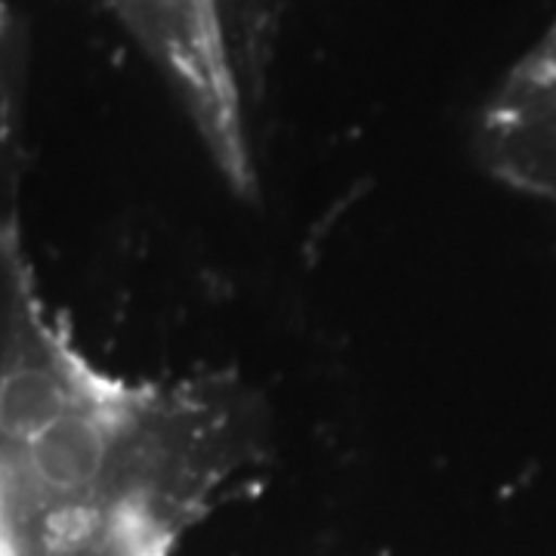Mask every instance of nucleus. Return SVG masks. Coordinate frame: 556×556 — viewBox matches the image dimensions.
<instances>
[{
	"label": "nucleus",
	"mask_w": 556,
	"mask_h": 556,
	"mask_svg": "<svg viewBox=\"0 0 556 556\" xmlns=\"http://www.w3.org/2000/svg\"><path fill=\"white\" fill-rule=\"evenodd\" d=\"M0 353V514L72 544L149 556L260 448L236 378L130 380L16 294Z\"/></svg>",
	"instance_id": "obj_1"
},
{
	"label": "nucleus",
	"mask_w": 556,
	"mask_h": 556,
	"mask_svg": "<svg viewBox=\"0 0 556 556\" xmlns=\"http://www.w3.org/2000/svg\"><path fill=\"white\" fill-rule=\"evenodd\" d=\"M105 7L159 68L219 177L232 192L254 195L257 164L226 0H105Z\"/></svg>",
	"instance_id": "obj_2"
},
{
	"label": "nucleus",
	"mask_w": 556,
	"mask_h": 556,
	"mask_svg": "<svg viewBox=\"0 0 556 556\" xmlns=\"http://www.w3.org/2000/svg\"><path fill=\"white\" fill-rule=\"evenodd\" d=\"M477 149L492 177L556 207V22L489 97Z\"/></svg>",
	"instance_id": "obj_3"
}]
</instances>
